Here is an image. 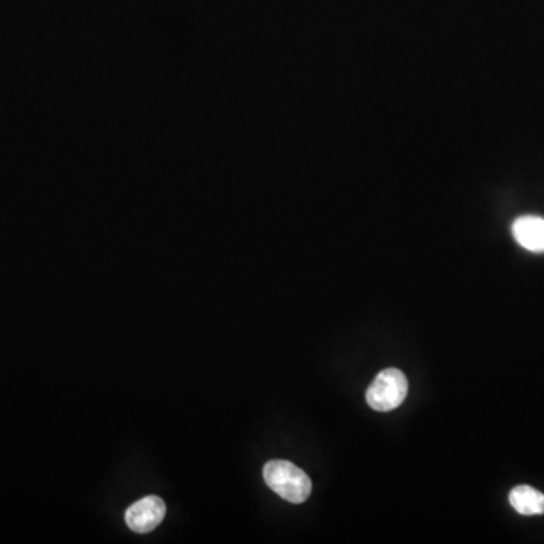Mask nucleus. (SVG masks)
<instances>
[{
	"instance_id": "7ed1b4c3",
	"label": "nucleus",
	"mask_w": 544,
	"mask_h": 544,
	"mask_svg": "<svg viewBox=\"0 0 544 544\" xmlns=\"http://www.w3.org/2000/svg\"><path fill=\"white\" fill-rule=\"evenodd\" d=\"M165 513V502L159 496L150 494L127 508L126 524L133 532L146 534L161 524Z\"/></svg>"
},
{
	"instance_id": "39448f33",
	"label": "nucleus",
	"mask_w": 544,
	"mask_h": 544,
	"mask_svg": "<svg viewBox=\"0 0 544 544\" xmlns=\"http://www.w3.org/2000/svg\"><path fill=\"white\" fill-rule=\"evenodd\" d=\"M509 504L522 516L544 513V494L529 485H517L509 492Z\"/></svg>"
},
{
	"instance_id": "f257e3e1",
	"label": "nucleus",
	"mask_w": 544,
	"mask_h": 544,
	"mask_svg": "<svg viewBox=\"0 0 544 544\" xmlns=\"http://www.w3.org/2000/svg\"><path fill=\"white\" fill-rule=\"evenodd\" d=\"M263 478L274 493L291 504H302L312 493V481L308 475L284 460H272L265 464Z\"/></svg>"
},
{
	"instance_id": "f03ea898",
	"label": "nucleus",
	"mask_w": 544,
	"mask_h": 544,
	"mask_svg": "<svg viewBox=\"0 0 544 544\" xmlns=\"http://www.w3.org/2000/svg\"><path fill=\"white\" fill-rule=\"evenodd\" d=\"M407 393V377L399 369L388 368L378 373L369 386L366 401L375 412H390L404 403Z\"/></svg>"
},
{
	"instance_id": "20e7f679",
	"label": "nucleus",
	"mask_w": 544,
	"mask_h": 544,
	"mask_svg": "<svg viewBox=\"0 0 544 544\" xmlns=\"http://www.w3.org/2000/svg\"><path fill=\"white\" fill-rule=\"evenodd\" d=\"M513 236L520 247L532 252H544V218L524 215L513 222Z\"/></svg>"
}]
</instances>
